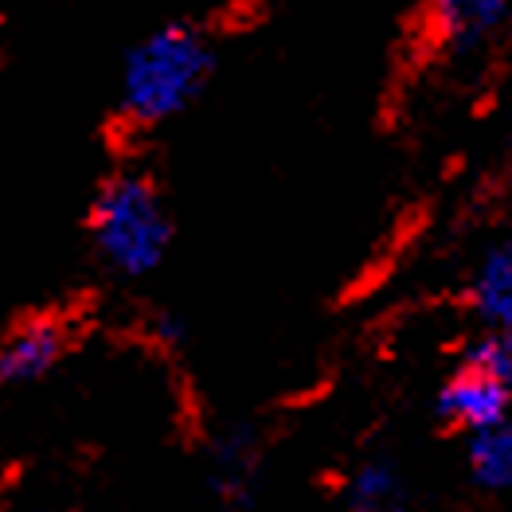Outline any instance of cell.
Listing matches in <instances>:
<instances>
[{"label": "cell", "mask_w": 512, "mask_h": 512, "mask_svg": "<svg viewBox=\"0 0 512 512\" xmlns=\"http://www.w3.org/2000/svg\"><path fill=\"white\" fill-rule=\"evenodd\" d=\"M470 301L489 333H512V239L493 243L481 255L470 282Z\"/></svg>", "instance_id": "obj_6"}, {"label": "cell", "mask_w": 512, "mask_h": 512, "mask_svg": "<svg viewBox=\"0 0 512 512\" xmlns=\"http://www.w3.org/2000/svg\"><path fill=\"white\" fill-rule=\"evenodd\" d=\"M348 512H407L403 477L387 458H376L356 473L348 489Z\"/></svg>", "instance_id": "obj_7"}, {"label": "cell", "mask_w": 512, "mask_h": 512, "mask_svg": "<svg viewBox=\"0 0 512 512\" xmlns=\"http://www.w3.org/2000/svg\"><path fill=\"white\" fill-rule=\"evenodd\" d=\"M462 364H470L477 372H489L497 380H509L512 384V333H481L477 341L466 348Z\"/></svg>", "instance_id": "obj_9"}, {"label": "cell", "mask_w": 512, "mask_h": 512, "mask_svg": "<svg viewBox=\"0 0 512 512\" xmlns=\"http://www.w3.org/2000/svg\"><path fill=\"white\" fill-rule=\"evenodd\" d=\"M90 239L114 274H153L172 247V219L153 176L137 169L106 176L90 204Z\"/></svg>", "instance_id": "obj_2"}, {"label": "cell", "mask_w": 512, "mask_h": 512, "mask_svg": "<svg viewBox=\"0 0 512 512\" xmlns=\"http://www.w3.org/2000/svg\"><path fill=\"white\" fill-rule=\"evenodd\" d=\"M67 352V325L59 317H28L0 337V384H32Z\"/></svg>", "instance_id": "obj_5"}, {"label": "cell", "mask_w": 512, "mask_h": 512, "mask_svg": "<svg viewBox=\"0 0 512 512\" xmlns=\"http://www.w3.org/2000/svg\"><path fill=\"white\" fill-rule=\"evenodd\" d=\"M470 473L481 489L512 485V423H497L470 434Z\"/></svg>", "instance_id": "obj_8"}, {"label": "cell", "mask_w": 512, "mask_h": 512, "mask_svg": "<svg viewBox=\"0 0 512 512\" xmlns=\"http://www.w3.org/2000/svg\"><path fill=\"white\" fill-rule=\"evenodd\" d=\"M427 36L446 55H473L512 24V0H427Z\"/></svg>", "instance_id": "obj_3"}, {"label": "cell", "mask_w": 512, "mask_h": 512, "mask_svg": "<svg viewBox=\"0 0 512 512\" xmlns=\"http://www.w3.org/2000/svg\"><path fill=\"white\" fill-rule=\"evenodd\" d=\"M215 51L196 24L149 32L122 63V118L129 126H165L180 118L212 83Z\"/></svg>", "instance_id": "obj_1"}, {"label": "cell", "mask_w": 512, "mask_h": 512, "mask_svg": "<svg viewBox=\"0 0 512 512\" xmlns=\"http://www.w3.org/2000/svg\"><path fill=\"white\" fill-rule=\"evenodd\" d=\"M509 399H512L509 380H497V376L477 372L470 364H458V372L438 391V415L450 427L477 434V430L497 427V423L509 419Z\"/></svg>", "instance_id": "obj_4"}]
</instances>
